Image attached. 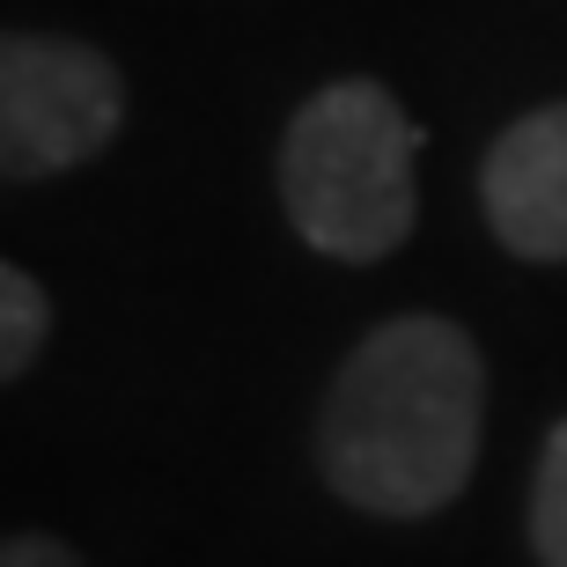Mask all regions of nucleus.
I'll return each mask as SVG.
<instances>
[{
  "label": "nucleus",
  "instance_id": "nucleus-1",
  "mask_svg": "<svg viewBox=\"0 0 567 567\" xmlns=\"http://www.w3.org/2000/svg\"><path fill=\"white\" fill-rule=\"evenodd\" d=\"M486 421V361L464 324L435 310L391 317L339 361L324 413H317V464L347 508L421 524L450 508L480 464Z\"/></svg>",
  "mask_w": 567,
  "mask_h": 567
},
{
  "label": "nucleus",
  "instance_id": "nucleus-4",
  "mask_svg": "<svg viewBox=\"0 0 567 567\" xmlns=\"http://www.w3.org/2000/svg\"><path fill=\"white\" fill-rule=\"evenodd\" d=\"M480 207L502 251L524 266H567V96L494 133L480 163Z\"/></svg>",
  "mask_w": 567,
  "mask_h": 567
},
{
  "label": "nucleus",
  "instance_id": "nucleus-5",
  "mask_svg": "<svg viewBox=\"0 0 567 567\" xmlns=\"http://www.w3.org/2000/svg\"><path fill=\"white\" fill-rule=\"evenodd\" d=\"M44 332H52V295L22 274V266L0 258V383H16L38 361Z\"/></svg>",
  "mask_w": 567,
  "mask_h": 567
},
{
  "label": "nucleus",
  "instance_id": "nucleus-2",
  "mask_svg": "<svg viewBox=\"0 0 567 567\" xmlns=\"http://www.w3.org/2000/svg\"><path fill=\"white\" fill-rule=\"evenodd\" d=\"M413 155H421V126L383 82L347 74L310 89L280 133V207L295 236L339 266L391 258L421 221Z\"/></svg>",
  "mask_w": 567,
  "mask_h": 567
},
{
  "label": "nucleus",
  "instance_id": "nucleus-3",
  "mask_svg": "<svg viewBox=\"0 0 567 567\" xmlns=\"http://www.w3.org/2000/svg\"><path fill=\"white\" fill-rule=\"evenodd\" d=\"M126 126V74L82 38L0 30V185L96 163Z\"/></svg>",
  "mask_w": 567,
  "mask_h": 567
},
{
  "label": "nucleus",
  "instance_id": "nucleus-7",
  "mask_svg": "<svg viewBox=\"0 0 567 567\" xmlns=\"http://www.w3.org/2000/svg\"><path fill=\"white\" fill-rule=\"evenodd\" d=\"M0 567H82V553L66 546V538L22 530V538H0Z\"/></svg>",
  "mask_w": 567,
  "mask_h": 567
},
{
  "label": "nucleus",
  "instance_id": "nucleus-6",
  "mask_svg": "<svg viewBox=\"0 0 567 567\" xmlns=\"http://www.w3.org/2000/svg\"><path fill=\"white\" fill-rule=\"evenodd\" d=\"M530 553L538 567H567V421L538 450V480H530Z\"/></svg>",
  "mask_w": 567,
  "mask_h": 567
}]
</instances>
